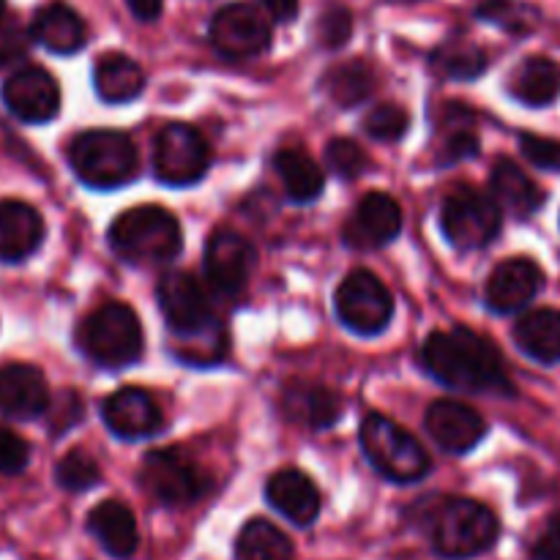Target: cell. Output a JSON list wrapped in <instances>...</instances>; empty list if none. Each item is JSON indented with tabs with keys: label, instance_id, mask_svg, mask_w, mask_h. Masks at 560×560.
I'll return each instance as SVG.
<instances>
[{
	"label": "cell",
	"instance_id": "26",
	"mask_svg": "<svg viewBox=\"0 0 560 560\" xmlns=\"http://www.w3.org/2000/svg\"><path fill=\"white\" fill-rule=\"evenodd\" d=\"M93 85L102 102L107 104H126L137 98L145 88V74L140 63L131 60L129 55L107 52L93 66Z\"/></svg>",
	"mask_w": 560,
	"mask_h": 560
},
{
	"label": "cell",
	"instance_id": "17",
	"mask_svg": "<svg viewBox=\"0 0 560 560\" xmlns=\"http://www.w3.org/2000/svg\"><path fill=\"white\" fill-rule=\"evenodd\" d=\"M541 284H545V271L539 262L530 257H512L490 273L485 301L498 315H509V312L525 310L539 295Z\"/></svg>",
	"mask_w": 560,
	"mask_h": 560
},
{
	"label": "cell",
	"instance_id": "7",
	"mask_svg": "<svg viewBox=\"0 0 560 560\" xmlns=\"http://www.w3.org/2000/svg\"><path fill=\"white\" fill-rule=\"evenodd\" d=\"M501 213L490 195H481L474 186H459L441 206L443 235L463 252L485 249L501 233Z\"/></svg>",
	"mask_w": 560,
	"mask_h": 560
},
{
	"label": "cell",
	"instance_id": "24",
	"mask_svg": "<svg viewBox=\"0 0 560 560\" xmlns=\"http://www.w3.org/2000/svg\"><path fill=\"white\" fill-rule=\"evenodd\" d=\"M88 530L104 547L107 556L118 560H129L137 552V545H140L135 514L120 501H104L93 506L91 514H88Z\"/></svg>",
	"mask_w": 560,
	"mask_h": 560
},
{
	"label": "cell",
	"instance_id": "3",
	"mask_svg": "<svg viewBox=\"0 0 560 560\" xmlns=\"http://www.w3.org/2000/svg\"><path fill=\"white\" fill-rule=\"evenodd\" d=\"M107 238L115 255L129 262H167L184 246L180 222L162 206H137L118 213Z\"/></svg>",
	"mask_w": 560,
	"mask_h": 560
},
{
	"label": "cell",
	"instance_id": "32",
	"mask_svg": "<svg viewBox=\"0 0 560 560\" xmlns=\"http://www.w3.org/2000/svg\"><path fill=\"white\" fill-rule=\"evenodd\" d=\"M432 63L448 80H476V77L485 74L487 55L485 49L465 42V38H452L438 49Z\"/></svg>",
	"mask_w": 560,
	"mask_h": 560
},
{
	"label": "cell",
	"instance_id": "9",
	"mask_svg": "<svg viewBox=\"0 0 560 560\" xmlns=\"http://www.w3.org/2000/svg\"><path fill=\"white\" fill-rule=\"evenodd\" d=\"M156 299L164 323L180 342H191V339H200L219 328V323L213 320L206 288L191 273H164L156 284Z\"/></svg>",
	"mask_w": 560,
	"mask_h": 560
},
{
	"label": "cell",
	"instance_id": "38",
	"mask_svg": "<svg viewBox=\"0 0 560 560\" xmlns=\"http://www.w3.org/2000/svg\"><path fill=\"white\" fill-rule=\"evenodd\" d=\"M326 162L331 167V173H337L339 178H359L366 170V164H370L359 142L348 140V137H337V140L328 142Z\"/></svg>",
	"mask_w": 560,
	"mask_h": 560
},
{
	"label": "cell",
	"instance_id": "31",
	"mask_svg": "<svg viewBox=\"0 0 560 560\" xmlns=\"http://www.w3.org/2000/svg\"><path fill=\"white\" fill-rule=\"evenodd\" d=\"M323 91L339 107H359L375 91V74H372V69L364 60L339 63L323 77Z\"/></svg>",
	"mask_w": 560,
	"mask_h": 560
},
{
	"label": "cell",
	"instance_id": "18",
	"mask_svg": "<svg viewBox=\"0 0 560 560\" xmlns=\"http://www.w3.org/2000/svg\"><path fill=\"white\" fill-rule=\"evenodd\" d=\"M427 432L448 454H468L487 435V421L457 399H438L427 410Z\"/></svg>",
	"mask_w": 560,
	"mask_h": 560
},
{
	"label": "cell",
	"instance_id": "5",
	"mask_svg": "<svg viewBox=\"0 0 560 560\" xmlns=\"http://www.w3.org/2000/svg\"><path fill=\"white\" fill-rule=\"evenodd\" d=\"M69 164L82 184L109 191L129 184L140 162L129 135L115 129H91L71 140Z\"/></svg>",
	"mask_w": 560,
	"mask_h": 560
},
{
	"label": "cell",
	"instance_id": "11",
	"mask_svg": "<svg viewBox=\"0 0 560 560\" xmlns=\"http://www.w3.org/2000/svg\"><path fill=\"white\" fill-rule=\"evenodd\" d=\"M334 306H337V315L342 320V326L361 334V337L381 334L394 317L392 293H388V288L375 273L364 271V268L350 271L342 279V284L337 288V295H334Z\"/></svg>",
	"mask_w": 560,
	"mask_h": 560
},
{
	"label": "cell",
	"instance_id": "40",
	"mask_svg": "<svg viewBox=\"0 0 560 560\" xmlns=\"http://www.w3.org/2000/svg\"><path fill=\"white\" fill-rule=\"evenodd\" d=\"M31 463V446L9 427H0V474L20 476Z\"/></svg>",
	"mask_w": 560,
	"mask_h": 560
},
{
	"label": "cell",
	"instance_id": "16",
	"mask_svg": "<svg viewBox=\"0 0 560 560\" xmlns=\"http://www.w3.org/2000/svg\"><path fill=\"white\" fill-rule=\"evenodd\" d=\"M399 230H402L399 202L386 191H370L345 224V244L353 249H381L397 238Z\"/></svg>",
	"mask_w": 560,
	"mask_h": 560
},
{
	"label": "cell",
	"instance_id": "42",
	"mask_svg": "<svg viewBox=\"0 0 560 560\" xmlns=\"http://www.w3.org/2000/svg\"><path fill=\"white\" fill-rule=\"evenodd\" d=\"M49 430L55 435L66 432L69 427H74L82 419V402L74 392H63L55 402H49Z\"/></svg>",
	"mask_w": 560,
	"mask_h": 560
},
{
	"label": "cell",
	"instance_id": "14",
	"mask_svg": "<svg viewBox=\"0 0 560 560\" xmlns=\"http://www.w3.org/2000/svg\"><path fill=\"white\" fill-rule=\"evenodd\" d=\"M3 104L22 124H49L60 113L58 80L42 66H22L3 82Z\"/></svg>",
	"mask_w": 560,
	"mask_h": 560
},
{
	"label": "cell",
	"instance_id": "4",
	"mask_svg": "<svg viewBox=\"0 0 560 560\" xmlns=\"http://www.w3.org/2000/svg\"><path fill=\"white\" fill-rule=\"evenodd\" d=\"M77 339H80L82 353L104 370H126L137 364L145 348L140 317L120 301H109L93 310L82 320Z\"/></svg>",
	"mask_w": 560,
	"mask_h": 560
},
{
	"label": "cell",
	"instance_id": "37",
	"mask_svg": "<svg viewBox=\"0 0 560 560\" xmlns=\"http://www.w3.org/2000/svg\"><path fill=\"white\" fill-rule=\"evenodd\" d=\"M317 44L326 49H339L353 36V14L345 5H328L315 25Z\"/></svg>",
	"mask_w": 560,
	"mask_h": 560
},
{
	"label": "cell",
	"instance_id": "19",
	"mask_svg": "<svg viewBox=\"0 0 560 560\" xmlns=\"http://www.w3.org/2000/svg\"><path fill=\"white\" fill-rule=\"evenodd\" d=\"M47 377L33 364L0 366V413L16 421L38 419L49 410Z\"/></svg>",
	"mask_w": 560,
	"mask_h": 560
},
{
	"label": "cell",
	"instance_id": "47",
	"mask_svg": "<svg viewBox=\"0 0 560 560\" xmlns=\"http://www.w3.org/2000/svg\"><path fill=\"white\" fill-rule=\"evenodd\" d=\"M534 560H539V558H534Z\"/></svg>",
	"mask_w": 560,
	"mask_h": 560
},
{
	"label": "cell",
	"instance_id": "43",
	"mask_svg": "<svg viewBox=\"0 0 560 560\" xmlns=\"http://www.w3.org/2000/svg\"><path fill=\"white\" fill-rule=\"evenodd\" d=\"M534 558L539 560H560V512L547 523L539 545H536Z\"/></svg>",
	"mask_w": 560,
	"mask_h": 560
},
{
	"label": "cell",
	"instance_id": "12",
	"mask_svg": "<svg viewBox=\"0 0 560 560\" xmlns=\"http://www.w3.org/2000/svg\"><path fill=\"white\" fill-rule=\"evenodd\" d=\"M208 36L222 58H257L271 47V22L255 5L230 3L213 14Z\"/></svg>",
	"mask_w": 560,
	"mask_h": 560
},
{
	"label": "cell",
	"instance_id": "8",
	"mask_svg": "<svg viewBox=\"0 0 560 560\" xmlns=\"http://www.w3.org/2000/svg\"><path fill=\"white\" fill-rule=\"evenodd\" d=\"M142 487L164 506H189L211 487L206 470L184 448H153L142 459Z\"/></svg>",
	"mask_w": 560,
	"mask_h": 560
},
{
	"label": "cell",
	"instance_id": "28",
	"mask_svg": "<svg viewBox=\"0 0 560 560\" xmlns=\"http://www.w3.org/2000/svg\"><path fill=\"white\" fill-rule=\"evenodd\" d=\"M273 170H277L279 180H282L284 191L293 202H312L320 197L323 186H326V173L320 164L301 148H282L273 156Z\"/></svg>",
	"mask_w": 560,
	"mask_h": 560
},
{
	"label": "cell",
	"instance_id": "20",
	"mask_svg": "<svg viewBox=\"0 0 560 560\" xmlns=\"http://www.w3.org/2000/svg\"><path fill=\"white\" fill-rule=\"evenodd\" d=\"M266 498L284 520L299 528H306L320 514V490L304 470L284 468L268 479Z\"/></svg>",
	"mask_w": 560,
	"mask_h": 560
},
{
	"label": "cell",
	"instance_id": "44",
	"mask_svg": "<svg viewBox=\"0 0 560 560\" xmlns=\"http://www.w3.org/2000/svg\"><path fill=\"white\" fill-rule=\"evenodd\" d=\"M260 3L266 5V11L273 16V20L290 22L295 20V14H299L301 0H260Z\"/></svg>",
	"mask_w": 560,
	"mask_h": 560
},
{
	"label": "cell",
	"instance_id": "6",
	"mask_svg": "<svg viewBox=\"0 0 560 560\" xmlns=\"http://www.w3.org/2000/svg\"><path fill=\"white\" fill-rule=\"evenodd\" d=\"M359 441L370 465L383 479L397 481V485H413L430 474V457H427L424 446L405 427L386 416H366L361 421Z\"/></svg>",
	"mask_w": 560,
	"mask_h": 560
},
{
	"label": "cell",
	"instance_id": "29",
	"mask_svg": "<svg viewBox=\"0 0 560 560\" xmlns=\"http://www.w3.org/2000/svg\"><path fill=\"white\" fill-rule=\"evenodd\" d=\"M509 91L528 107H547L560 96V66L541 55L523 60L512 74Z\"/></svg>",
	"mask_w": 560,
	"mask_h": 560
},
{
	"label": "cell",
	"instance_id": "34",
	"mask_svg": "<svg viewBox=\"0 0 560 560\" xmlns=\"http://www.w3.org/2000/svg\"><path fill=\"white\" fill-rule=\"evenodd\" d=\"M55 481L69 492H85L102 481V468L96 459L82 448H71L58 465H55Z\"/></svg>",
	"mask_w": 560,
	"mask_h": 560
},
{
	"label": "cell",
	"instance_id": "2",
	"mask_svg": "<svg viewBox=\"0 0 560 560\" xmlns=\"http://www.w3.org/2000/svg\"><path fill=\"white\" fill-rule=\"evenodd\" d=\"M432 550L448 560H468L492 550L501 523L490 506L470 498H430L419 514Z\"/></svg>",
	"mask_w": 560,
	"mask_h": 560
},
{
	"label": "cell",
	"instance_id": "33",
	"mask_svg": "<svg viewBox=\"0 0 560 560\" xmlns=\"http://www.w3.org/2000/svg\"><path fill=\"white\" fill-rule=\"evenodd\" d=\"M448 115H452V124H443V129H446V137H443L441 142V164H454V162H463V159H470L476 156V151H479V137H476L474 131V124L468 118V109L463 107V104H448Z\"/></svg>",
	"mask_w": 560,
	"mask_h": 560
},
{
	"label": "cell",
	"instance_id": "36",
	"mask_svg": "<svg viewBox=\"0 0 560 560\" xmlns=\"http://www.w3.org/2000/svg\"><path fill=\"white\" fill-rule=\"evenodd\" d=\"M476 14L487 22H495V25L506 27L512 33H528L536 25V11L530 5L514 3V0H487L479 5Z\"/></svg>",
	"mask_w": 560,
	"mask_h": 560
},
{
	"label": "cell",
	"instance_id": "1",
	"mask_svg": "<svg viewBox=\"0 0 560 560\" xmlns=\"http://www.w3.org/2000/svg\"><path fill=\"white\" fill-rule=\"evenodd\" d=\"M421 361L435 381L457 392L512 394L514 388L495 345L465 326L430 334L421 348Z\"/></svg>",
	"mask_w": 560,
	"mask_h": 560
},
{
	"label": "cell",
	"instance_id": "30",
	"mask_svg": "<svg viewBox=\"0 0 560 560\" xmlns=\"http://www.w3.org/2000/svg\"><path fill=\"white\" fill-rule=\"evenodd\" d=\"M235 560H295L293 541L268 520L255 517L235 539Z\"/></svg>",
	"mask_w": 560,
	"mask_h": 560
},
{
	"label": "cell",
	"instance_id": "22",
	"mask_svg": "<svg viewBox=\"0 0 560 560\" xmlns=\"http://www.w3.org/2000/svg\"><path fill=\"white\" fill-rule=\"evenodd\" d=\"M282 410L290 421L310 430H326L342 416V399L331 388L310 381H293L282 392Z\"/></svg>",
	"mask_w": 560,
	"mask_h": 560
},
{
	"label": "cell",
	"instance_id": "46",
	"mask_svg": "<svg viewBox=\"0 0 560 560\" xmlns=\"http://www.w3.org/2000/svg\"><path fill=\"white\" fill-rule=\"evenodd\" d=\"M3 11H5V0H0V20H3Z\"/></svg>",
	"mask_w": 560,
	"mask_h": 560
},
{
	"label": "cell",
	"instance_id": "45",
	"mask_svg": "<svg viewBox=\"0 0 560 560\" xmlns=\"http://www.w3.org/2000/svg\"><path fill=\"white\" fill-rule=\"evenodd\" d=\"M126 5H129V11L140 22H153L159 14H162L164 0H126Z\"/></svg>",
	"mask_w": 560,
	"mask_h": 560
},
{
	"label": "cell",
	"instance_id": "23",
	"mask_svg": "<svg viewBox=\"0 0 560 560\" xmlns=\"http://www.w3.org/2000/svg\"><path fill=\"white\" fill-rule=\"evenodd\" d=\"M492 200L498 208L517 219H528L545 206V191L541 186L520 167L514 159H498L492 167Z\"/></svg>",
	"mask_w": 560,
	"mask_h": 560
},
{
	"label": "cell",
	"instance_id": "35",
	"mask_svg": "<svg viewBox=\"0 0 560 560\" xmlns=\"http://www.w3.org/2000/svg\"><path fill=\"white\" fill-rule=\"evenodd\" d=\"M410 126V115L399 104H377L364 118V131L377 142L402 140Z\"/></svg>",
	"mask_w": 560,
	"mask_h": 560
},
{
	"label": "cell",
	"instance_id": "21",
	"mask_svg": "<svg viewBox=\"0 0 560 560\" xmlns=\"http://www.w3.org/2000/svg\"><path fill=\"white\" fill-rule=\"evenodd\" d=\"M44 219L22 200H0V262H22L42 246Z\"/></svg>",
	"mask_w": 560,
	"mask_h": 560
},
{
	"label": "cell",
	"instance_id": "27",
	"mask_svg": "<svg viewBox=\"0 0 560 560\" xmlns=\"http://www.w3.org/2000/svg\"><path fill=\"white\" fill-rule=\"evenodd\" d=\"M514 342L539 364H558L560 361V312L534 310L523 315L514 326Z\"/></svg>",
	"mask_w": 560,
	"mask_h": 560
},
{
	"label": "cell",
	"instance_id": "39",
	"mask_svg": "<svg viewBox=\"0 0 560 560\" xmlns=\"http://www.w3.org/2000/svg\"><path fill=\"white\" fill-rule=\"evenodd\" d=\"M31 38V33L16 20H0V69H9V66L25 60Z\"/></svg>",
	"mask_w": 560,
	"mask_h": 560
},
{
	"label": "cell",
	"instance_id": "15",
	"mask_svg": "<svg viewBox=\"0 0 560 560\" xmlns=\"http://www.w3.org/2000/svg\"><path fill=\"white\" fill-rule=\"evenodd\" d=\"M102 419L107 430L120 441H142V438L156 435L164 427V416L156 399L137 386L118 388L115 394H109L102 405Z\"/></svg>",
	"mask_w": 560,
	"mask_h": 560
},
{
	"label": "cell",
	"instance_id": "10",
	"mask_svg": "<svg viewBox=\"0 0 560 560\" xmlns=\"http://www.w3.org/2000/svg\"><path fill=\"white\" fill-rule=\"evenodd\" d=\"M153 175L167 186H191L211 167L206 137L189 124H167L153 140Z\"/></svg>",
	"mask_w": 560,
	"mask_h": 560
},
{
	"label": "cell",
	"instance_id": "25",
	"mask_svg": "<svg viewBox=\"0 0 560 560\" xmlns=\"http://www.w3.org/2000/svg\"><path fill=\"white\" fill-rule=\"evenodd\" d=\"M33 42L55 55H74L85 47V22L71 5L49 3L36 11L31 25Z\"/></svg>",
	"mask_w": 560,
	"mask_h": 560
},
{
	"label": "cell",
	"instance_id": "13",
	"mask_svg": "<svg viewBox=\"0 0 560 560\" xmlns=\"http://www.w3.org/2000/svg\"><path fill=\"white\" fill-rule=\"evenodd\" d=\"M255 268V249L230 228L213 230L206 244V273L211 288L224 299H238Z\"/></svg>",
	"mask_w": 560,
	"mask_h": 560
},
{
	"label": "cell",
	"instance_id": "41",
	"mask_svg": "<svg viewBox=\"0 0 560 560\" xmlns=\"http://www.w3.org/2000/svg\"><path fill=\"white\" fill-rule=\"evenodd\" d=\"M520 148H523L525 156L541 170H556L560 173V142L547 140L539 135H523L520 137Z\"/></svg>",
	"mask_w": 560,
	"mask_h": 560
}]
</instances>
